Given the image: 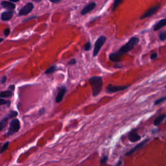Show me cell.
<instances>
[{"label": "cell", "mask_w": 166, "mask_h": 166, "mask_svg": "<svg viewBox=\"0 0 166 166\" xmlns=\"http://www.w3.org/2000/svg\"><path fill=\"white\" fill-rule=\"evenodd\" d=\"M89 82L92 90L93 96L96 97L102 90L103 82L102 77L100 76H93L90 78Z\"/></svg>", "instance_id": "1"}, {"label": "cell", "mask_w": 166, "mask_h": 166, "mask_svg": "<svg viewBox=\"0 0 166 166\" xmlns=\"http://www.w3.org/2000/svg\"><path fill=\"white\" fill-rule=\"evenodd\" d=\"M139 40L137 37H132L130 40H129L128 42L126 44H124V46H123L121 48L119 49V53H121L122 54H123L124 53H127L128 52L131 51V50L134 49V48L136 46L137 44L139 43Z\"/></svg>", "instance_id": "2"}, {"label": "cell", "mask_w": 166, "mask_h": 166, "mask_svg": "<svg viewBox=\"0 0 166 166\" xmlns=\"http://www.w3.org/2000/svg\"><path fill=\"white\" fill-rule=\"evenodd\" d=\"M20 129V122L18 119H12L11 122L10 123L9 131L5 134V136H9L13 135L17 132L19 131Z\"/></svg>", "instance_id": "3"}, {"label": "cell", "mask_w": 166, "mask_h": 166, "mask_svg": "<svg viewBox=\"0 0 166 166\" xmlns=\"http://www.w3.org/2000/svg\"><path fill=\"white\" fill-rule=\"evenodd\" d=\"M161 6H162V4H161V3H158L157 4H156L155 5H154V6L150 7L149 9L146 10V11H145L144 14H143L141 16H140L139 19L140 20H144V19H145V18H149L150 16H151L154 15L155 13L160 9Z\"/></svg>", "instance_id": "4"}, {"label": "cell", "mask_w": 166, "mask_h": 166, "mask_svg": "<svg viewBox=\"0 0 166 166\" xmlns=\"http://www.w3.org/2000/svg\"><path fill=\"white\" fill-rule=\"evenodd\" d=\"M106 38L105 36H101L100 37H99V38L97 40V41L95 42V46H94V49H93V56H96L98 54V53H99V51L101 50V49L103 46L104 44L106 42Z\"/></svg>", "instance_id": "5"}, {"label": "cell", "mask_w": 166, "mask_h": 166, "mask_svg": "<svg viewBox=\"0 0 166 166\" xmlns=\"http://www.w3.org/2000/svg\"><path fill=\"white\" fill-rule=\"evenodd\" d=\"M130 86V85L126 86H115L112 84H108L106 88V91L108 93H113L120 91H123Z\"/></svg>", "instance_id": "6"}, {"label": "cell", "mask_w": 166, "mask_h": 166, "mask_svg": "<svg viewBox=\"0 0 166 166\" xmlns=\"http://www.w3.org/2000/svg\"><path fill=\"white\" fill-rule=\"evenodd\" d=\"M34 9V5L33 3H27L25 6H23L22 9L20 10L18 12L19 16H25L27 15L29 13H30Z\"/></svg>", "instance_id": "7"}, {"label": "cell", "mask_w": 166, "mask_h": 166, "mask_svg": "<svg viewBox=\"0 0 166 166\" xmlns=\"http://www.w3.org/2000/svg\"><path fill=\"white\" fill-rule=\"evenodd\" d=\"M66 92V88L65 86H61L59 88V92L57 93L55 99V101L57 103H61L62 101Z\"/></svg>", "instance_id": "8"}, {"label": "cell", "mask_w": 166, "mask_h": 166, "mask_svg": "<svg viewBox=\"0 0 166 166\" xmlns=\"http://www.w3.org/2000/svg\"><path fill=\"white\" fill-rule=\"evenodd\" d=\"M123 54H122L121 53H119V51H118L116 52H114V53H111L110 55H109V59H110L111 61L114 62H119L121 61V57L123 56Z\"/></svg>", "instance_id": "9"}, {"label": "cell", "mask_w": 166, "mask_h": 166, "mask_svg": "<svg viewBox=\"0 0 166 166\" xmlns=\"http://www.w3.org/2000/svg\"><path fill=\"white\" fill-rule=\"evenodd\" d=\"M95 7H96V3L95 2L90 3L88 5H86V6L84 8H83L82 10L80 11V14H81L82 15L87 14L88 13H89L90 12H91L92 10L94 9Z\"/></svg>", "instance_id": "10"}, {"label": "cell", "mask_w": 166, "mask_h": 166, "mask_svg": "<svg viewBox=\"0 0 166 166\" xmlns=\"http://www.w3.org/2000/svg\"><path fill=\"white\" fill-rule=\"evenodd\" d=\"M129 139L132 142H136L141 139V136H139L136 130H133L129 133Z\"/></svg>", "instance_id": "11"}, {"label": "cell", "mask_w": 166, "mask_h": 166, "mask_svg": "<svg viewBox=\"0 0 166 166\" xmlns=\"http://www.w3.org/2000/svg\"><path fill=\"white\" fill-rule=\"evenodd\" d=\"M149 139H145L144 140V141L142 142H140L139 144H137L136 147H134L133 149H131L130 151H129L127 153H126V156H130V155H131L132 153H134L135 151H136L137 150H138L139 149H140V148H142L143 146H144V145L147 144V142L149 141Z\"/></svg>", "instance_id": "12"}, {"label": "cell", "mask_w": 166, "mask_h": 166, "mask_svg": "<svg viewBox=\"0 0 166 166\" xmlns=\"http://www.w3.org/2000/svg\"><path fill=\"white\" fill-rule=\"evenodd\" d=\"M14 12L12 10H7V11L3 12L1 15V19L3 21L10 20L13 16Z\"/></svg>", "instance_id": "13"}, {"label": "cell", "mask_w": 166, "mask_h": 166, "mask_svg": "<svg viewBox=\"0 0 166 166\" xmlns=\"http://www.w3.org/2000/svg\"><path fill=\"white\" fill-rule=\"evenodd\" d=\"M1 5L5 9H8V10H12L15 9L16 5L15 4L13 3L10 1H3L1 3Z\"/></svg>", "instance_id": "14"}, {"label": "cell", "mask_w": 166, "mask_h": 166, "mask_svg": "<svg viewBox=\"0 0 166 166\" xmlns=\"http://www.w3.org/2000/svg\"><path fill=\"white\" fill-rule=\"evenodd\" d=\"M165 26H166V18L161 20L158 23H156L154 26V27H153V30L154 31H157L158 30H160V29H162V27H165Z\"/></svg>", "instance_id": "15"}, {"label": "cell", "mask_w": 166, "mask_h": 166, "mask_svg": "<svg viewBox=\"0 0 166 166\" xmlns=\"http://www.w3.org/2000/svg\"><path fill=\"white\" fill-rule=\"evenodd\" d=\"M166 118V114H161L159 116H158L156 118L154 119V124L155 126H158L161 122L163 121V119H165Z\"/></svg>", "instance_id": "16"}, {"label": "cell", "mask_w": 166, "mask_h": 166, "mask_svg": "<svg viewBox=\"0 0 166 166\" xmlns=\"http://www.w3.org/2000/svg\"><path fill=\"white\" fill-rule=\"evenodd\" d=\"M10 119L9 116H7V117H5L3 119H2V120L0 121V131H2L3 129H4L5 127H6L7 124V122L9 121V119Z\"/></svg>", "instance_id": "17"}, {"label": "cell", "mask_w": 166, "mask_h": 166, "mask_svg": "<svg viewBox=\"0 0 166 166\" xmlns=\"http://www.w3.org/2000/svg\"><path fill=\"white\" fill-rule=\"evenodd\" d=\"M12 92L10 90H7L5 92H0V97L1 98H7V97H10L12 96Z\"/></svg>", "instance_id": "18"}, {"label": "cell", "mask_w": 166, "mask_h": 166, "mask_svg": "<svg viewBox=\"0 0 166 166\" xmlns=\"http://www.w3.org/2000/svg\"><path fill=\"white\" fill-rule=\"evenodd\" d=\"M56 71V66H52L50 67H49V68L46 70V71H45V73L47 75L52 74Z\"/></svg>", "instance_id": "19"}, {"label": "cell", "mask_w": 166, "mask_h": 166, "mask_svg": "<svg viewBox=\"0 0 166 166\" xmlns=\"http://www.w3.org/2000/svg\"><path fill=\"white\" fill-rule=\"evenodd\" d=\"M123 1V0H114L112 9V12L114 11V10L116 9V8L118 7Z\"/></svg>", "instance_id": "20"}, {"label": "cell", "mask_w": 166, "mask_h": 166, "mask_svg": "<svg viewBox=\"0 0 166 166\" xmlns=\"http://www.w3.org/2000/svg\"><path fill=\"white\" fill-rule=\"evenodd\" d=\"M9 142L5 143V144L3 145V147L1 148V149H0V153H3V152H5V150L7 149V148L9 147Z\"/></svg>", "instance_id": "21"}, {"label": "cell", "mask_w": 166, "mask_h": 166, "mask_svg": "<svg viewBox=\"0 0 166 166\" xmlns=\"http://www.w3.org/2000/svg\"><path fill=\"white\" fill-rule=\"evenodd\" d=\"M159 38L160 40L164 41L166 40V31L161 32L159 35Z\"/></svg>", "instance_id": "22"}, {"label": "cell", "mask_w": 166, "mask_h": 166, "mask_svg": "<svg viewBox=\"0 0 166 166\" xmlns=\"http://www.w3.org/2000/svg\"><path fill=\"white\" fill-rule=\"evenodd\" d=\"M165 101H166V96H165V97H161L160 99H158V100H156L154 102V105H159V104H161L162 103L164 102Z\"/></svg>", "instance_id": "23"}, {"label": "cell", "mask_w": 166, "mask_h": 166, "mask_svg": "<svg viewBox=\"0 0 166 166\" xmlns=\"http://www.w3.org/2000/svg\"><path fill=\"white\" fill-rule=\"evenodd\" d=\"M10 104V101H5V99H0V106L4 105H7L8 106H9Z\"/></svg>", "instance_id": "24"}, {"label": "cell", "mask_w": 166, "mask_h": 166, "mask_svg": "<svg viewBox=\"0 0 166 166\" xmlns=\"http://www.w3.org/2000/svg\"><path fill=\"white\" fill-rule=\"evenodd\" d=\"M8 116H9L10 118H15V117H16L18 116V112L16 111H10L9 114H8Z\"/></svg>", "instance_id": "25"}, {"label": "cell", "mask_w": 166, "mask_h": 166, "mask_svg": "<svg viewBox=\"0 0 166 166\" xmlns=\"http://www.w3.org/2000/svg\"><path fill=\"white\" fill-rule=\"evenodd\" d=\"M91 49V43L90 42H86L85 44V45L84 46V49L85 51H89L90 49Z\"/></svg>", "instance_id": "26"}, {"label": "cell", "mask_w": 166, "mask_h": 166, "mask_svg": "<svg viewBox=\"0 0 166 166\" xmlns=\"http://www.w3.org/2000/svg\"><path fill=\"white\" fill-rule=\"evenodd\" d=\"M10 33V30L9 28H6L3 31V34L5 37H7L9 35V34Z\"/></svg>", "instance_id": "27"}, {"label": "cell", "mask_w": 166, "mask_h": 166, "mask_svg": "<svg viewBox=\"0 0 166 166\" xmlns=\"http://www.w3.org/2000/svg\"><path fill=\"white\" fill-rule=\"evenodd\" d=\"M107 160H108V156H103L101 159V161H100L101 164H103V163H105Z\"/></svg>", "instance_id": "28"}, {"label": "cell", "mask_w": 166, "mask_h": 166, "mask_svg": "<svg viewBox=\"0 0 166 166\" xmlns=\"http://www.w3.org/2000/svg\"><path fill=\"white\" fill-rule=\"evenodd\" d=\"M77 63V61L75 59H73L72 60H71L68 63H67V65H74Z\"/></svg>", "instance_id": "29"}, {"label": "cell", "mask_w": 166, "mask_h": 166, "mask_svg": "<svg viewBox=\"0 0 166 166\" xmlns=\"http://www.w3.org/2000/svg\"><path fill=\"white\" fill-rule=\"evenodd\" d=\"M7 78L6 76H3L1 78V80H0V83H1V84H5V82H6V80H7Z\"/></svg>", "instance_id": "30"}, {"label": "cell", "mask_w": 166, "mask_h": 166, "mask_svg": "<svg viewBox=\"0 0 166 166\" xmlns=\"http://www.w3.org/2000/svg\"><path fill=\"white\" fill-rule=\"evenodd\" d=\"M157 56H158V54H157V53H152V54H151V55H150V59L154 60V59H155L156 58H157Z\"/></svg>", "instance_id": "31"}, {"label": "cell", "mask_w": 166, "mask_h": 166, "mask_svg": "<svg viewBox=\"0 0 166 166\" xmlns=\"http://www.w3.org/2000/svg\"><path fill=\"white\" fill-rule=\"evenodd\" d=\"M37 18V16H31V17H30L29 18H27V19L23 20V22H27V21H29V20H32V19H35V18Z\"/></svg>", "instance_id": "32"}, {"label": "cell", "mask_w": 166, "mask_h": 166, "mask_svg": "<svg viewBox=\"0 0 166 166\" xmlns=\"http://www.w3.org/2000/svg\"><path fill=\"white\" fill-rule=\"evenodd\" d=\"M14 89H15V86L14 85H10V86H9V90H10V91H13V90H14Z\"/></svg>", "instance_id": "33"}, {"label": "cell", "mask_w": 166, "mask_h": 166, "mask_svg": "<svg viewBox=\"0 0 166 166\" xmlns=\"http://www.w3.org/2000/svg\"><path fill=\"white\" fill-rule=\"evenodd\" d=\"M49 1H51L53 3H60L61 1V0H49Z\"/></svg>", "instance_id": "34"}, {"label": "cell", "mask_w": 166, "mask_h": 166, "mask_svg": "<svg viewBox=\"0 0 166 166\" xmlns=\"http://www.w3.org/2000/svg\"><path fill=\"white\" fill-rule=\"evenodd\" d=\"M44 112H45V109H44V108H42L41 110L39 111V114H40V115H42V114H43Z\"/></svg>", "instance_id": "35"}, {"label": "cell", "mask_w": 166, "mask_h": 166, "mask_svg": "<svg viewBox=\"0 0 166 166\" xmlns=\"http://www.w3.org/2000/svg\"><path fill=\"white\" fill-rule=\"evenodd\" d=\"M9 1H10V2H12V3H15V2L19 1L20 0H9Z\"/></svg>", "instance_id": "36"}, {"label": "cell", "mask_w": 166, "mask_h": 166, "mask_svg": "<svg viewBox=\"0 0 166 166\" xmlns=\"http://www.w3.org/2000/svg\"><path fill=\"white\" fill-rule=\"evenodd\" d=\"M32 1L35 3H39V2H40L42 0H32Z\"/></svg>", "instance_id": "37"}, {"label": "cell", "mask_w": 166, "mask_h": 166, "mask_svg": "<svg viewBox=\"0 0 166 166\" xmlns=\"http://www.w3.org/2000/svg\"><path fill=\"white\" fill-rule=\"evenodd\" d=\"M121 165V161H119L118 164H117V166H119V165Z\"/></svg>", "instance_id": "38"}, {"label": "cell", "mask_w": 166, "mask_h": 166, "mask_svg": "<svg viewBox=\"0 0 166 166\" xmlns=\"http://www.w3.org/2000/svg\"><path fill=\"white\" fill-rule=\"evenodd\" d=\"M3 39L1 38H0V43H1V42H3Z\"/></svg>", "instance_id": "39"}, {"label": "cell", "mask_w": 166, "mask_h": 166, "mask_svg": "<svg viewBox=\"0 0 166 166\" xmlns=\"http://www.w3.org/2000/svg\"><path fill=\"white\" fill-rule=\"evenodd\" d=\"M165 88H166V86H165Z\"/></svg>", "instance_id": "40"}]
</instances>
